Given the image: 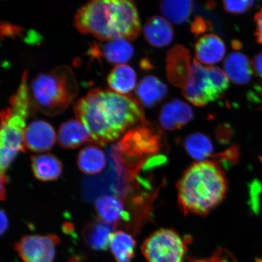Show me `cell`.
Masks as SVG:
<instances>
[{"label": "cell", "instance_id": "6da1fadb", "mask_svg": "<svg viewBox=\"0 0 262 262\" xmlns=\"http://www.w3.org/2000/svg\"><path fill=\"white\" fill-rule=\"evenodd\" d=\"M76 119L86 126L93 142L101 146L119 138L146 122L142 104L131 95L96 88L75 103Z\"/></svg>", "mask_w": 262, "mask_h": 262}, {"label": "cell", "instance_id": "7a4b0ae2", "mask_svg": "<svg viewBox=\"0 0 262 262\" xmlns=\"http://www.w3.org/2000/svg\"><path fill=\"white\" fill-rule=\"evenodd\" d=\"M74 26L82 34L102 41L135 40L140 22L135 3L128 0H94L86 3L75 15Z\"/></svg>", "mask_w": 262, "mask_h": 262}, {"label": "cell", "instance_id": "3957f363", "mask_svg": "<svg viewBox=\"0 0 262 262\" xmlns=\"http://www.w3.org/2000/svg\"><path fill=\"white\" fill-rule=\"evenodd\" d=\"M177 188L179 204L185 214L205 215L224 201L228 181L218 163L205 160L190 166Z\"/></svg>", "mask_w": 262, "mask_h": 262}, {"label": "cell", "instance_id": "277c9868", "mask_svg": "<svg viewBox=\"0 0 262 262\" xmlns=\"http://www.w3.org/2000/svg\"><path fill=\"white\" fill-rule=\"evenodd\" d=\"M28 88L31 108L49 116L64 112L79 90L74 71L68 65L39 74Z\"/></svg>", "mask_w": 262, "mask_h": 262}, {"label": "cell", "instance_id": "5b68a950", "mask_svg": "<svg viewBox=\"0 0 262 262\" xmlns=\"http://www.w3.org/2000/svg\"><path fill=\"white\" fill-rule=\"evenodd\" d=\"M28 86V73L25 71L17 90L10 98L9 106L1 113V174H6L19 152L25 150L26 123L32 109Z\"/></svg>", "mask_w": 262, "mask_h": 262}, {"label": "cell", "instance_id": "8992f818", "mask_svg": "<svg viewBox=\"0 0 262 262\" xmlns=\"http://www.w3.org/2000/svg\"><path fill=\"white\" fill-rule=\"evenodd\" d=\"M162 133L147 122L133 127L113 147V152L130 163L144 164L162 149Z\"/></svg>", "mask_w": 262, "mask_h": 262}, {"label": "cell", "instance_id": "52a82bcc", "mask_svg": "<svg viewBox=\"0 0 262 262\" xmlns=\"http://www.w3.org/2000/svg\"><path fill=\"white\" fill-rule=\"evenodd\" d=\"M187 251L185 238L172 229L157 230L143 242L142 251L148 262H183Z\"/></svg>", "mask_w": 262, "mask_h": 262}, {"label": "cell", "instance_id": "ba28073f", "mask_svg": "<svg viewBox=\"0 0 262 262\" xmlns=\"http://www.w3.org/2000/svg\"><path fill=\"white\" fill-rule=\"evenodd\" d=\"M182 94L193 105L204 107L222 97L209 77L207 67L194 59L191 74L187 83L183 88Z\"/></svg>", "mask_w": 262, "mask_h": 262}, {"label": "cell", "instance_id": "9c48e42d", "mask_svg": "<svg viewBox=\"0 0 262 262\" xmlns=\"http://www.w3.org/2000/svg\"><path fill=\"white\" fill-rule=\"evenodd\" d=\"M60 242L55 234L25 235L15 245V250L24 262H54Z\"/></svg>", "mask_w": 262, "mask_h": 262}, {"label": "cell", "instance_id": "30bf717a", "mask_svg": "<svg viewBox=\"0 0 262 262\" xmlns=\"http://www.w3.org/2000/svg\"><path fill=\"white\" fill-rule=\"evenodd\" d=\"M191 55L187 48L176 45L167 54L166 71L170 83L178 88H184L191 74Z\"/></svg>", "mask_w": 262, "mask_h": 262}, {"label": "cell", "instance_id": "8fae6325", "mask_svg": "<svg viewBox=\"0 0 262 262\" xmlns=\"http://www.w3.org/2000/svg\"><path fill=\"white\" fill-rule=\"evenodd\" d=\"M56 134L53 127L45 121H34L26 127L25 146L31 151H47L54 146Z\"/></svg>", "mask_w": 262, "mask_h": 262}, {"label": "cell", "instance_id": "7c38bea8", "mask_svg": "<svg viewBox=\"0 0 262 262\" xmlns=\"http://www.w3.org/2000/svg\"><path fill=\"white\" fill-rule=\"evenodd\" d=\"M194 117L191 106L181 100L173 99L164 104L160 111V124L166 130L180 129L189 123Z\"/></svg>", "mask_w": 262, "mask_h": 262}, {"label": "cell", "instance_id": "4fadbf2b", "mask_svg": "<svg viewBox=\"0 0 262 262\" xmlns=\"http://www.w3.org/2000/svg\"><path fill=\"white\" fill-rule=\"evenodd\" d=\"M134 53L133 46L122 39L105 41L102 46L94 43L90 49V54L95 58L103 57L111 64H124L128 62Z\"/></svg>", "mask_w": 262, "mask_h": 262}, {"label": "cell", "instance_id": "5bb4252c", "mask_svg": "<svg viewBox=\"0 0 262 262\" xmlns=\"http://www.w3.org/2000/svg\"><path fill=\"white\" fill-rule=\"evenodd\" d=\"M226 54V46L215 34L202 36L195 45V59L200 63L212 66L221 62Z\"/></svg>", "mask_w": 262, "mask_h": 262}, {"label": "cell", "instance_id": "9a60e30c", "mask_svg": "<svg viewBox=\"0 0 262 262\" xmlns=\"http://www.w3.org/2000/svg\"><path fill=\"white\" fill-rule=\"evenodd\" d=\"M143 35L150 46L160 48L171 43L174 32L171 24L166 18L156 15L147 19L144 25Z\"/></svg>", "mask_w": 262, "mask_h": 262}, {"label": "cell", "instance_id": "2e32d148", "mask_svg": "<svg viewBox=\"0 0 262 262\" xmlns=\"http://www.w3.org/2000/svg\"><path fill=\"white\" fill-rule=\"evenodd\" d=\"M168 94L166 85L157 77L147 75L136 89L137 99L142 105L150 108L159 104Z\"/></svg>", "mask_w": 262, "mask_h": 262}, {"label": "cell", "instance_id": "e0dca14e", "mask_svg": "<svg viewBox=\"0 0 262 262\" xmlns=\"http://www.w3.org/2000/svg\"><path fill=\"white\" fill-rule=\"evenodd\" d=\"M95 208L100 221L116 226L121 222L129 221L130 214L123 203L117 196H101L95 203Z\"/></svg>", "mask_w": 262, "mask_h": 262}, {"label": "cell", "instance_id": "ac0fdd59", "mask_svg": "<svg viewBox=\"0 0 262 262\" xmlns=\"http://www.w3.org/2000/svg\"><path fill=\"white\" fill-rule=\"evenodd\" d=\"M93 142V139L83 123L71 119L61 124L58 133L59 145L64 149H75L83 144Z\"/></svg>", "mask_w": 262, "mask_h": 262}, {"label": "cell", "instance_id": "d6986e66", "mask_svg": "<svg viewBox=\"0 0 262 262\" xmlns=\"http://www.w3.org/2000/svg\"><path fill=\"white\" fill-rule=\"evenodd\" d=\"M116 226L97 219L88 224L83 231L85 244L92 250L104 251L110 245L111 235Z\"/></svg>", "mask_w": 262, "mask_h": 262}, {"label": "cell", "instance_id": "ffe728a7", "mask_svg": "<svg viewBox=\"0 0 262 262\" xmlns=\"http://www.w3.org/2000/svg\"><path fill=\"white\" fill-rule=\"evenodd\" d=\"M224 67L229 79L236 84L248 83L254 72L250 59L238 52H232L228 55L224 61Z\"/></svg>", "mask_w": 262, "mask_h": 262}, {"label": "cell", "instance_id": "44dd1931", "mask_svg": "<svg viewBox=\"0 0 262 262\" xmlns=\"http://www.w3.org/2000/svg\"><path fill=\"white\" fill-rule=\"evenodd\" d=\"M31 168L35 178L43 182L57 180L63 171V165L57 157L51 154L31 157Z\"/></svg>", "mask_w": 262, "mask_h": 262}, {"label": "cell", "instance_id": "7402d4cb", "mask_svg": "<svg viewBox=\"0 0 262 262\" xmlns=\"http://www.w3.org/2000/svg\"><path fill=\"white\" fill-rule=\"evenodd\" d=\"M136 80L135 71L126 64L116 66L107 77L111 90L123 95H127L135 88Z\"/></svg>", "mask_w": 262, "mask_h": 262}, {"label": "cell", "instance_id": "603a6c76", "mask_svg": "<svg viewBox=\"0 0 262 262\" xmlns=\"http://www.w3.org/2000/svg\"><path fill=\"white\" fill-rule=\"evenodd\" d=\"M78 168L86 174L94 175L103 171L106 166V159L103 150L90 145L81 150L78 156Z\"/></svg>", "mask_w": 262, "mask_h": 262}, {"label": "cell", "instance_id": "cb8c5ba5", "mask_svg": "<svg viewBox=\"0 0 262 262\" xmlns=\"http://www.w3.org/2000/svg\"><path fill=\"white\" fill-rule=\"evenodd\" d=\"M136 241L129 233L117 231L111 235L110 248L117 262H132Z\"/></svg>", "mask_w": 262, "mask_h": 262}, {"label": "cell", "instance_id": "d4e9b609", "mask_svg": "<svg viewBox=\"0 0 262 262\" xmlns=\"http://www.w3.org/2000/svg\"><path fill=\"white\" fill-rule=\"evenodd\" d=\"M192 1H162L160 9L163 15L172 24L179 25L185 24L191 16L194 9Z\"/></svg>", "mask_w": 262, "mask_h": 262}, {"label": "cell", "instance_id": "484cf974", "mask_svg": "<svg viewBox=\"0 0 262 262\" xmlns=\"http://www.w3.org/2000/svg\"><path fill=\"white\" fill-rule=\"evenodd\" d=\"M184 146L189 155L198 162L208 160L214 150L209 137L201 133L190 134L184 141Z\"/></svg>", "mask_w": 262, "mask_h": 262}, {"label": "cell", "instance_id": "4316f807", "mask_svg": "<svg viewBox=\"0 0 262 262\" xmlns=\"http://www.w3.org/2000/svg\"><path fill=\"white\" fill-rule=\"evenodd\" d=\"M209 77L214 84L216 90L222 97L229 86V78L224 71L218 67H207Z\"/></svg>", "mask_w": 262, "mask_h": 262}, {"label": "cell", "instance_id": "83f0119b", "mask_svg": "<svg viewBox=\"0 0 262 262\" xmlns=\"http://www.w3.org/2000/svg\"><path fill=\"white\" fill-rule=\"evenodd\" d=\"M250 188V202L249 205L253 214L259 215L261 209V196L262 194V182L254 179L249 185Z\"/></svg>", "mask_w": 262, "mask_h": 262}, {"label": "cell", "instance_id": "f1b7e54d", "mask_svg": "<svg viewBox=\"0 0 262 262\" xmlns=\"http://www.w3.org/2000/svg\"><path fill=\"white\" fill-rule=\"evenodd\" d=\"M254 1H224V8L229 14H241L247 12L254 6Z\"/></svg>", "mask_w": 262, "mask_h": 262}, {"label": "cell", "instance_id": "f546056e", "mask_svg": "<svg viewBox=\"0 0 262 262\" xmlns=\"http://www.w3.org/2000/svg\"><path fill=\"white\" fill-rule=\"evenodd\" d=\"M191 262H237L233 254L227 249L221 248L215 251L211 257L192 260Z\"/></svg>", "mask_w": 262, "mask_h": 262}, {"label": "cell", "instance_id": "4dcf8cb0", "mask_svg": "<svg viewBox=\"0 0 262 262\" xmlns=\"http://www.w3.org/2000/svg\"><path fill=\"white\" fill-rule=\"evenodd\" d=\"M211 22L202 16H196L191 26V31L195 35L204 34L212 29Z\"/></svg>", "mask_w": 262, "mask_h": 262}, {"label": "cell", "instance_id": "1f68e13d", "mask_svg": "<svg viewBox=\"0 0 262 262\" xmlns=\"http://www.w3.org/2000/svg\"><path fill=\"white\" fill-rule=\"evenodd\" d=\"M2 35L5 37L15 38L22 34L23 29L19 26L4 23L2 24Z\"/></svg>", "mask_w": 262, "mask_h": 262}, {"label": "cell", "instance_id": "d6a6232c", "mask_svg": "<svg viewBox=\"0 0 262 262\" xmlns=\"http://www.w3.org/2000/svg\"><path fill=\"white\" fill-rule=\"evenodd\" d=\"M254 22L256 26L255 35L258 44L262 45V9L257 12L254 16Z\"/></svg>", "mask_w": 262, "mask_h": 262}, {"label": "cell", "instance_id": "836d02e7", "mask_svg": "<svg viewBox=\"0 0 262 262\" xmlns=\"http://www.w3.org/2000/svg\"><path fill=\"white\" fill-rule=\"evenodd\" d=\"M251 63L254 73L262 78V52L255 55Z\"/></svg>", "mask_w": 262, "mask_h": 262}, {"label": "cell", "instance_id": "e575fe53", "mask_svg": "<svg viewBox=\"0 0 262 262\" xmlns=\"http://www.w3.org/2000/svg\"><path fill=\"white\" fill-rule=\"evenodd\" d=\"M217 133L219 138L224 140L230 138L232 136V130L231 127L227 124H223V125L219 126Z\"/></svg>", "mask_w": 262, "mask_h": 262}, {"label": "cell", "instance_id": "d590c367", "mask_svg": "<svg viewBox=\"0 0 262 262\" xmlns=\"http://www.w3.org/2000/svg\"><path fill=\"white\" fill-rule=\"evenodd\" d=\"M8 217L6 212L2 209L1 211V235L4 234L8 228Z\"/></svg>", "mask_w": 262, "mask_h": 262}, {"label": "cell", "instance_id": "8d00e7d4", "mask_svg": "<svg viewBox=\"0 0 262 262\" xmlns=\"http://www.w3.org/2000/svg\"><path fill=\"white\" fill-rule=\"evenodd\" d=\"M142 67L145 70H150L151 68V64H150L149 62L147 60H143L142 61Z\"/></svg>", "mask_w": 262, "mask_h": 262}, {"label": "cell", "instance_id": "74e56055", "mask_svg": "<svg viewBox=\"0 0 262 262\" xmlns=\"http://www.w3.org/2000/svg\"><path fill=\"white\" fill-rule=\"evenodd\" d=\"M68 262H80V261H78L77 258L71 257V258H70V260H69Z\"/></svg>", "mask_w": 262, "mask_h": 262}, {"label": "cell", "instance_id": "f35d334b", "mask_svg": "<svg viewBox=\"0 0 262 262\" xmlns=\"http://www.w3.org/2000/svg\"><path fill=\"white\" fill-rule=\"evenodd\" d=\"M254 262H262V258H257Z\"/></svg>", "mask_w": 262, "mask_h": 262}, {"label": "cell", "instance_id": "ab89813d", "mask_svg": "<svg viewBox=\"0 0 262 262\" xmlns=\"http://www.w3.org/2000/svg\"><path fill=\"white\" fill-rule=\"evenodd\" d=\"M259 159L260 160V161L262 162V156L260 157Z\"/></svg>", "mask_w": 262, "mask_h": 262}]
</instances>
